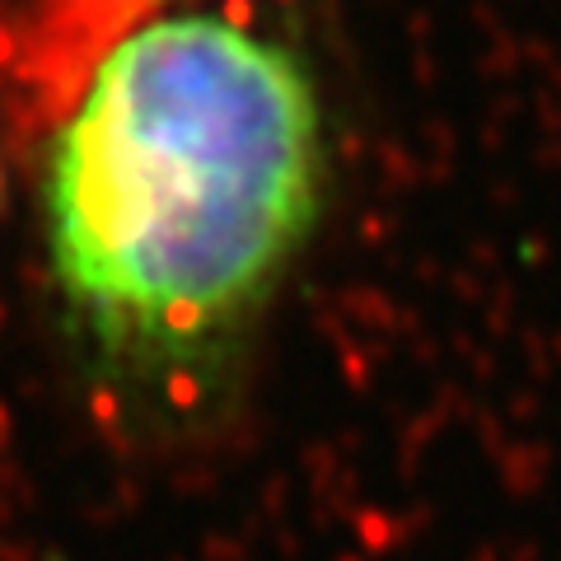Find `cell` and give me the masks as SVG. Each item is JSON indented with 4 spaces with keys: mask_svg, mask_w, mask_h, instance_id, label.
<instances>
[{
    "mask_svg": "<svg viewBox=\"0 0 561 561\" xmlns=\"http://www.w3.org/2000/svg\"><path fill=\"white\" fill-rule=\"evenodd\" d=\"M328 179L323 99L290 47L169 14L99 61L43 160V243L117 435L179 445L234 412Z\"/></svg>",
    "mask_w": 561,
    "mask_h": 561,
    "instance_id": "obj_1",
    "label": "cell"
},
{
    "mask_svg": "<svg viewBox=\"0 0 561 561\" xmlns=\"http://www.w3.org/2000/svg\"><path fill=\"white\" fill-rule=\"evenodd\" d=\"M0 197H5V169H0Z\"/></svg>",
    "mask_w": 561,
    "mask_h": 561,
    "instance_id": "obj_2",
    "label": "cell"
}]
</instances>
